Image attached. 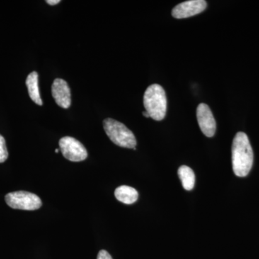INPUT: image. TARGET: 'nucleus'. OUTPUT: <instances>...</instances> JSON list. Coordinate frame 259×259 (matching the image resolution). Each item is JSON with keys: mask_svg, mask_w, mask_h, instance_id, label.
I'll return each instance as SVG.
<instances>
[{"mask_svg": "<svg viewBox=\"0 0 259 259\" xmlns=\"http://www.w3.org/2000/svg\"><path fill=\"white\" fill-rule=\"evenodd\" d=\"M26 86L28 88L29 96L37 105L41 106L42 102L40 98L38 88V74L36 71H32L28 75L26 79Z\"/></svg>", "mask_w": 259, "mask_h": 259, "instance_id": "obj_10", "label": "nucleus"}, {"mask_svg": "<svg viewBox=\"0 0 259 259\" xmlns=\"http://www.w3.org/2000/svg\"><path fill=\"white\" fill-rule=\"evenodd\" d=\"M97 259H112L111 255L105 250H102L99 252Z\"/></svg>", "mask_w": 259, "mask_h": 259, "instance_id": "obj_13", "label": "nucleus"}, {"mask_svg": "<svg viewBox=\"0 0 259 259\" xmlns=\"http://www.w3.org/2000/svg\"><path fill=\"white\" fill-rule=\"evenodd\" d=\"M59 147L63 156L69 161H84L88 156V151L83 145L74 138L66 136L59 141Z\"/></svg>", "mask_w": 259, "mask_h": 259, "instance_id": "obj_5", "label": "nucleus"}, {"mask_svg": "<svg viewBox=\"0 0 259 259\" xmlns=\"http://www.w3.org/2000/svg\"><path fill=\"white\" fill-rule=\"evenodd\" d=\"M51 92L56 103L59 107L68 109L71 106V91H70L69 85L65 80L62 79L54 80L51 88Z\"/></svg>", "mask_w": 259, "mask_h": 259, "instance_id": "obj_8", "label": "nucleus"}, {"mask_svg": "<svg viewBox=\"0 0 259 259\" xmlns=\"http://www.w3.org/2000/svg\"><path fill=\"white\" fill-rule=\"evenodd\" d=\"M115 196L116 199L122 203L132 204L139 199V192L133 187L122 185L116 189Z\"/></svg>", "mask_w": 259, "mask_h": 259, "instance_id": "obj_9", "label": "nucleus"}, {"mask_svg": "<svg viewBox=\"0 0 259 259\" xmlns=\"http://www.w3.org/2000/svg\"><path fill=\"white\" fill-rule=\"evenodd\" d=\"M5 202L11 208L23 210H36L42 206L41 199L36 194L18 191L5 196Z\"/></svg>", "mask_w": 259, "mask_h": 259, "instance_id": "obj_4", "label": "nucleus"}, {"mask_svg": "<svg viewBox=\"0 0 259 259\" xmlns=\"http://www.w3.org/2000/svg\"><path fill=\"white\" fill-rule=\"evenodd\" d=\"M60 3V0H47V3L50 5H56Z\"/></svg>", "mask_w": 259, "mask_h": 259, "instance_id": "obj_14", "label": "nucleus"}, {"mask_svg": "<svg viewBox=\"0 0 259 259\" xmlns=\"http://www.w3.org/2000/svg\"><path fill=\"white\" fill-rule=\"evenodd\" d=\"M8 158V151L6 142L3 136L0 135V163H4Z\"/></svg>", "mask_w": 259, "mask_h": 259, "instance_id": "obj_12", "label": "nucleus"}, {"mask_svg": "<svg viewBox=\"0 0 259 259\" xmlns=\"http://www.w3.org/2000/svg\"><path fill=\"white\" fill-rule=\"evenodd\" d=\"M59 149H56V150H55V152H56V153H59Z\"/></svg>", "mask_w": 259, "mask_h": 259, "instance_id": "obj_16", "label": "nucleus"}, {"mask_svg": "<svg viewBox=\"0 0 259 259\" xmlns=\"http://www.w3.org/2000/svg\"><path fill=\"white\" fill-rule=\"evenodd\" d=\"M197 117L199 127L204 136L213 137L215 134L216 122L208 105L199 104L197 108Z\"/></svg>", "mask_w": 259, "mask_h": 259, "instance_id": "obj_7", "label": "nucleus"}, {"mask_svg": "<svg viewBox=\"0 0 259 259\" xmlns=\"http://www.w3.org/2000/svg\"><path fill=\"white\" fill-rule=\"evenodd\" d=\"M253 163V152L249 139L245 133H238L232 145V163L237 177H244L249 174Z\"/></svg>", "mask_w": 259, "mask_h": 259, "instance_id": "obj_1", "label": "nucleus"}, {"mask_svg": "<svg viewBox=\"0 0 259 259\" xmlns=\"http://www.w3.org/2000/svg\"><path fill=\"white\" fill-rule=\"evenodd\" d=\"M143 115H144V116H145V117H150L149 115H148V112L146 111L143 112Z\"/></svg>", "mask_w": 259, "mask_h": 259, "instance_id": "obj_15", "label": "nucleus"}, {"mask_svg": "<svg viewBox=\"0 0 259 259\" xmlns=\"http://www.w3.org/2000/svg\"><path fill=\"white\" fill-rule=\"evenodd\" d=\"M103 125L107 136L112 143L122 148H136L137 141L134 134L122 122L107 118L104 120Z\"/></svg>", "mask_w": 259, "mask_h": 259, "instance_id": "obj_3", "label": "nucleus"}, {"mask_svg": "<svg viewBox=\"0 0 259 259\" xmlns=\"http://www.w3.org/2000/svg\"><path fill=\"white\" fill-rule=\"evenodd\" d=\"M144 105L150 117L154 120H163L166 116L167 99L161 85L154 83L148 87L144 96Z\"/></svg>", "mask_w": 259, "mask_h": 259, "instance_id": "obj_2", "label": "nucleus"}, {"mask_svg": "<svg viewBox=\"0 0 259 259\" xmlns=\"http://www.w3.org/2000/svg\"><path fill=\"white\" fill-rule=\"evenodd\" d=\"M207 2L204 0H190L177 5L172 10V16L177 19L187 18L198 15L207 8Z\"/></svg>", "mask_w": 259, "mask_h": 259, "instance_id": "obj_6", "label": "nucleus"}, {"mask_svg": "<svg viewBox=\"0 0 259 259\" xmlns=\"http://www.w3.org/2000/svg\"><path fill=\"white\" fill-rule=\"evenodd\" d=\"M178 175L182 181L184 189L187 191L192 190L195 184V175L190 167L182 166L178 170Z\"/></svg>", "mask_w": 259, "mask_h": 259, "instance_id": "obj_11", "label": "nucleus"}]
</instances>
